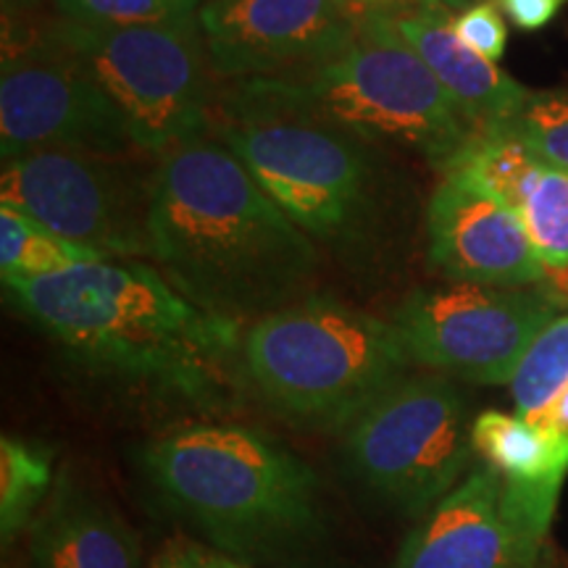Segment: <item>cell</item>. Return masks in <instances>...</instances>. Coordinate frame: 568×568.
<instances>
[{
    "label": "cell",
    "mask_w": 568,
    "mask_h": 568,
    "mask_svg": "<svg viewBox=\"0 0 568 568\" xmlns=\"http://www.w3.org/2000/svg\"><path fill=\"white\" fill-rule=\"evenodd\" d=\"M437 3L443 6V9H447V11L458 13V11L468 9V6H474V3H481V0H437Z\"/></svg>",
    "instance_id": "obj_32"
},
{
    "label": "cell",
    "mask_w": 568,
    "mask_h": 568,
    "mask_svg": "<svg viewBox=\"0 0 568 568\" xmlns=\"http://www.w3.org/2000/svg\"><path fill=\"white\" fill-rule=\"evenodd\" d=\"M568 387V314L556 316L524 353L514 379L516 414L531 424H542L552 403Z\"/></svg>",
    "instance_id": "obj_21"
},
{
    "label": "cell",
    "mask_w": 568,
    "mask_h": 568,
    "mask_svg": "<svg viewBox=\"0 0 568 568\" xmlns=\"http://www.w3.org/2000/svg\"><path fill=\"white\" fill-rule=\"evenodd\" d=\"M506 126L537 159L568 169V88L531 92Z\"/></svg>",
    "instance_id": "obj_24"
},
{
    "label": "cell",
    "mask_w": 568,
    "mask_h": 568,
    "mask_svg": "<svg viewBox=\"0 0 568 568\" xmlns=\"http://www.w3.org/2000/svg\"><path fill=\"white\" fill-rule=\"evenodd\" d=\"M213 113L211 130L314 243L351 247L372 232L379 211L372 145L245 84H232Z\"/></svg>",
    "instance_id": "obj_6"
},
{
    "label": "cell",
    "mask_w": 568,
    "mask_h": 568,
    "mask_svg": "<svg viewBox=\"0 0 568 568\" xmlns=\"http://www.w3.org/2000/svg\"><path fill=\"white\" fill-rule=\"evenodd\" d=\"M240 84L366 145L424 155L439 172L479 132L414 48L379 19L358 24L351 45L314 69Z\"/></svg>",
    "instance_id": "obj_5"
},
{
    "label": "cell",
    "mask_w": 568,
    "mask_h": 568,
    "mask_svg": "<svg viewBox=\"0 0 568 568\" xmlns=\"http://www.w3.org/2000/svg\"><path fill=\"white\" fill-rule=\"evenodd\" d=\"M535 290L556 311H568V264L542 266V276H539Z\"/></svg>",
    "instance_id": "obj_29"
},
{
    "label": "cell",
    "mask_w": 568,
    "mask_h": 568,
    "mask_svg": "<svg viewBox=\"0 0 568 568\" xmlns=\"http://www.w3.org/2000/svg\"><path fill=\"white\" fill-rule=\"evenodd\" d=\"M556 316L535 287L447 282L410 290L389 324L416 366L477 385H510L524 353Z\"/></svg>",
    "instance_id": "obj_10"
},
{
    "label": "cell",
    "mask_w": 568,
    "mask_h": 568,
    "mask_svg": "<svg viewBox=\"0 0 568 568\" xmlns=\"http://www.w3.org/2000/svg\"><path fill=\"white\" fill-rule=\"evenodd\" d=\"M105 261L101 255L69 243L59 234L24 216L17 209L0 205V272L6 280H38L69 272V268Z\"/></svg>",
    "instance_id": "obj_20"
},
{
    "label": "cell",
    "mask_w": 568,
    "mask_h": 568,
    "mask_svg": "<svg viewBox=\"0 0 568 568\" xmlns=\"http://www.w3.org/2000/svg\"><path fill=\"white\" fill-rule=\"evenodd\" d=\"M45 30L101 84L145 155L159 159L211 130L216 98L197 19L103 30L55 19Z\"/></svg>",
    "instance_id": "obj_7"
},
{
    "label": "cell",
    "mask_w": 568,
    "mask_h": 568,
    "mask_svg": "<svg viewBox=\"0 0 568 568\" xmlns=\"http://www.w3.org/2000/svg\"><path fill=\"white\" fill-rule=\"evenodd\" d=\"M474 456L508 485L566 481L568 439L548 435L518 414L481 410L471 424Z\"/></svg>",
    "instance_id": "obj_17"
},
{
    "label": "cell",
    "mask_w": 568,
    "mask_h": 568,
    "mask_svg": "<svg viewBox=\"0 0 568 568\" xmlns=\"http://www.w3.org/2000/svg\"><path fill=\"white\" fill-rule=\"evenodd\" d=\"M393 568H524L503 510V477L477 466L403 539Z\"/></svg>",
    "instance_id": "obj_14"
},
{
    "label": "cell",
    "mask_w": 568,
    "mask_h": 568,
    "mask_svg": "<svg viewBox=\"0 0 568 568\" xmlns=\"http://www.w3.org/2000/svg\"><path fill=\"white\" fill-rule=\"evenodd\" d=\"M140 466L224 552L266 550L318 524L314 468L251 426H180L142 447Z\"/></svg>",
    "instance_id": "obj_3"
},
{
    "label": "cell",
    "mask_w": 568,
    "mask_h": 568,
    "mask_svg": "<svg viewBox=\"0 0 568 568\" xmlns=\"http://www.w3.org/2000/svg\"><path fill=\"white\" fill-rule=\"evenodd\" d=\"M42 0H3V13H24L40 6Z\"/></svg>",
    "instance_id": "obj_31"
},
{
    "label": "cell",
    "mask_w": 568,
    "mask_h": 568,
    "mask_svg": "<svg viewBox=\"0 0 568 568\" xmlns=\"http://www.w3.org/2000/svg\"><path fill=\"white\" fill-rule=\"evenodd\" d=\"M151 258L197 308L234 324L311 295L318 247L209 130L155 159Z\"/></svg>",
    "instance_id": "obj_1"
},
{
    "label": "cell",
    "mask_w": 568,
    "mask_h": 568,
    "mask_svg": "<svg viewBox=\"0 0 568 568\" xmlns=\"http://www.w3.org/2000/svg\"><path fill=\"white\" fill-rule=\"evenodd\" d=\"M153 172L138 159L48 148L3 161L0 203L105 261L151 258Z\"/></svg>",
    "instance_id": "obj_9"
},
{
    "label": "cell",
    "mask_w": 568,
    "mask_h": 568,
    "mask_svg": "<svg viewBox=\"0 0 568 568\" xmlns=\"http://www.w3.org/2000/svg\"><path fill=\"white\" fill-rule=\"evenodd\" d=\"M542 163V159L529 151L527 142L500 124L477 132V138L447 163L443 176L518 211L531 176Z\"/></svg>",
    "instance_id": "obj_18"
},
{
    "label": "cell",
    "mask_w": 568,
    "mask_h": 568,
    "mask_svg": "<svg viewBox=\"0 0 568 568\" xmlns=\"http://www.w3.org/2000/svg\"><path fill=\"white\" fill-rule=\"evenodd\" d=\"M542 266L568 264V169L542 163L518 205Z\"/></svg>",
    "instance_id": "obj_22"
},
{
    "label": "cell",
    "mask_w": 568,
    "mask_h": 568,
    "mask_svg": "<svg viewBox=\"0 0 568 568\" xmlns=\"http://www.w3.org/2000/svg\"><path fill=\"white\" fill-rule=\"evenodd\" d=\"M30 558L32 568H142L130 524L67 474L32 521Z\"/></svg>",
    "instance_id": "obj_16"
},
{
    "label": "cell",
    "mask_w": 568,
    "mask_h": 568,
    "mask_svg": "<svg viewBox=\"0 0 568 568\" xmlns=\"http://www.w3.org/2000/svg\"><path fill=\"white\" fill-rule=\"evenodd\" d=\"M201 0H55L61 19L103 30L182 24L197 19Z\"/></svg>",
    "instance_id": "obj_23"
},
{
    "label": "cell",
    "mask_w": 568,
    "mask_h": 568,
    "mask_svg": "<svg viewBox=\"0 0 568 568\" xmlns=\"http://www.w3.org/2000/svg\"><path fill=\"white\" fill-rule=\"evenodd\" d=\"M450 13L439 3H432L422 11L379 21H385L408 48H414L450 101L479 132L508 124L535 90L524 88L497 63L481 59L464 45L453 32Z\"/></svg>",
    "instance_id": "obj_15"
},
{
    "label": "cell",
    "mask_w": 568,
    "mask_h": 568,
    "mask_svg": "<svg viewBox=\"0 0 568 568\" xmlns=\"http://www.w3.org/2000/svg\"><path fill=\"white\" fill-rule=\"evenodd\" d=\"M240 364L268 406L345 429L414 366L395 326L329 295H308L245 326Z\"/></svg>",
    "instance_id": "obj_4"
},
{
    "label": "cell",
    "mask_w": 568,
    "mask_h": 568,
    "mask_svg": "<svg viewBox=\"0 0 568 568\" xmlns=\"http://www.w3.org/2000/svg\"><path fill=\"white\" fill-rule=\"evenodd\" d=\"M503 17L510 19L524 32H537L548 27L564 11L568 0H495Z\"/></svg>",
    "instance_id": "obj_27"
},
{
    "label": "cell",
    "mask_w": 568,
    "mask_h": 568,
    "mask_svg": "<svg viewBox=\"0 0 568 568\" xmlns=\"http://www.w3.org/2000/svg\"><path fill=\"white\" fill-rule=\"evenodd\" d=\"M339 11L351 17L355 24H364L372 19H395L403 13L422 11L437 0H335Z\"/></svg>",
    "instance_id": "obj_28"
},
{
    "label": "cell",
    "mask_w": 568,
    "mask_h": 568,
    "mask_svg": "<svg viewBox=\"0 0 568 568\" xmlns=\"http://www.w3.org/2000/svg\"><path fill=\"white\" fill-rule=\"evenodd\" d=\"M539 429H545L548 435H556L560 439H568V387L560 393V397L552 403L548 416L542 418V424H537Z\"/></svg>",
    "instance_id": "obj_30"
},
{
    "label": "cell",
    "mask_w": 568,
    "mask_h": 568,
    "mask_svg": "<svg viewBox=\"0 0 568 568\" xmlns=\"http://www.w3.org/2000/svg\"><path fill=\"white\" fill-rule=\"evenodd\" d=\"M11 301L77 364L205 403L230 382L243 332L142 261H92L6 280Z\"/></svg>",
    "instance_id": "obj_2"
},
{
    "label": "cell",
    "mask_w": 568,
    "mask_h": 568,
    "mask_svg": "<svg viewBox=\"0 0 568 568\" xmlns=\"http://www.w3.org/2000/svg\"><path fill=\"white\" fill-rule=\"evenodd\" d=\"M151 568H251L237 560L232 552L213 550L209 545L190 542V539H172L159 552Z\"/></svg>",
    "instance_id": "obj_26"
},
{
    "label": "cell",
    "mask_w": 568,
    "mask_h": 568,
    "mask_svg": "<svg viewBox=\"0 0 568 568\" xmlns=\"http://www.w3.org/2000/svg\"><path fill=\"white\" fill-rule=\"evenodd\" d=\"M426 261L460 284L535 287L542 276L518 211L445 176L426 205Z\"/></svg>",
    "instance_id": "obj_13"
},
{
    "label": "cell",
    "mask_w": 568,
    "mask_h": 568,
    "mask_svg": "<svg viewBox=\"0 0 568 568\" xmlns=\"http://www.w3.org/2000/svg\"><path fill=\"white\" fill-rule=\"evenodd\" d=\"M450 27L456 38L481 59L497 63L506 53L508 27L495 0H481L464 11L450 13Z\"/></svg>",
    "instance_id": "obj_25"
},
{
    "label": "cell",
    "mask_w": 568,
    "mask_h": 568,
    "mask_svg": "<svg viewBox=\"0 0 568 568\" xmlns=\"http://www.w3.org/2000/svg\"><path fill=\"white\" fill-rule=\"evenodd\" d=\"M84 151L113 159L145 155L101 84L48 34L3 40L0 69V153Z\"/></svg>",
    "instance_id": "obj_11"
},
{
    "label": "cell",
    "mask_w": 568,
    "mask_h": 568,
    "mask_svg": "<svg viewBox=\"0 0 568 568\" xmlns=\"http://www.w3.org/2000/svg\"><path fill=\"white\" fill-rule=\"evenodd\" d=\"M197 24L213 77L232 84L314 69L358 34L335 0H205Z\"/></svg>",
    "instance_id": "obj_12"
},
{
    "label": "cell",
    "mask_w": 568,
    "mask_h": 568,
    "mask_svg": "<svg viewBox=\"0 0 568 568\" xmlns=\"http://www.w3.org/2000/svg\"><path fill=\"white\" fill-rule=\"evenodd\" d=\"M53 493V453L40 443L3 435L0 439V539L13 545L32 527Z\"/></svg>",
    "instance_id": "obj_19"
},
{
    "label": "cell",
    "mask_w": 568,
    "mask_h": 568,
    "mask_svg": "<svg viewBox=\"0 0 568 568\" xmlns=\"http://www.w3.org/2000/svg\"><path fill=\"white\" fill-rule=\"evenodd\" d=\"M466 400L443 374L403 376L345 426L351 471L403 514L426 516L474 456Z\"/></svg>",
    "instance_id": "obj_8"
}]
</instances>
